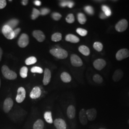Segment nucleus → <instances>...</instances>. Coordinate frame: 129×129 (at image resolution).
Masks as SVG:
<instances>
[{
	"mask_svg": "<svg viewBox=\"0 0 129 129\" xmlns=\"http://www.w3.org/2000/svg\"><path fill=\"white\" fill-rule=\"evenodd\" d=\"M100 18L102 19H105L108 18V17L106 16L105 14H104L103 12H102L100 14Z\"/></svg>",
	"mask_w": 129,
	"mask_h": 129,
	"instance_id": "nucleus-42",
	"label": "nucleus"
},
{
	"mask_svg": "<svg viewBox=\"0 0 129 129\" xmlns=\"http://www.w3.org/2000/svg\"><path fill=\"white\" fill-rule=\"evenodd\" d=\"M13 105H14V102L11 98H8L6 99L4 101V106H3V110L5 113H8L13 108Z\"/></svg>",
	"mask_w": 129,
	"mask_h": 129,
	"instance_id": "nucleus-9",
	"label": "nucleus"
},
{
	"mask_svg": "<svg viewBox=\"0 0 129 129\" xmlns=\"http://www.w3.org/2000/svg\"><path fill=\"white\" fill-rule=\"evenodd\" d=\"M53 122L55 128L57 129H67V124L64 120L62 119H56Z\"/></svg>",
	"mask_w": 129,
	"mask_h": 129,
	"instance_id": "nucleus-14",
	"label": "nucleus"
},
{
	"mask_svg": "<svg viewBox=\"0 0 129 129\" xmlns=\"http://www.w3.org/2000/svg\"><path fill=\"white\" fill-rule=\"evenodd\" d=\"M41 15L40 12L39 10L36 9V8H33V9L32 14L31 15V19L32 20H36L37 19L40 15Z\"/></svg>",
	"mask_w": 129,
	"mask_h": 129,
	"instance_id": "nucleus-30",
	"label": "nucleus"
},
{
	"mask_svg": "<svg viewBox=\"0 0 129 129\" xmlns=\"http://www.w3.org/2000/svg\"><path fill=\"white\" fill-rule=\"evenodd\" d=\"M37 62V59L35 56H30L27 58L25 61V63L26 65H31V64H34Z\"/></svg>",
	"mask_w": 129,
	"mask_h": 129,
	"instance_id": "nucleus-28",
	"label": "nucleus"
},
{
	"mask_svg": "<svg viewBox=\"0 0 129 129\" xmlns=\"http://www.w3.org/2000/svg\"><path fill=\"white\" fill-rule=\"evenodd\" d=\"M123 76V72L120 69H117L115 71L112 76V79L114 82H118L122 78Z\"/></svg>",
	"mask_w": 129,
	"mask_h": 129,
	"instance_id": "nucleus-17",
	"label": "nucleus"
},
{
	"mask_svg": "<svg viewBox=\"0 0 129 129\" xmlns=\"http://www.w3.org/2000/svg\"><path fill=\"white\" fill-rule=\"evenodd\" d=\"M77 17H78V22L80 24H84L86 23V22L87 21V18L84 14H83V13H78L77 15Z\"/></svg>",
	"mask_w": 129,
	"mask_h": 129,
	"instance_id": "nucleus-26",
	"label": "nucleus"
},
{
	"mask_svg": "<svg viewBox=\"0 0 129 129\" xmlns=\"http://www.w3.org/2000/svg\"><path fill=\"white\" fill-rule=\"evenodd\" d=\"M3 54V50L2 49V48L0 47V61L2 60V55Z\"/></svg>",
	"mask_w": 129,
	"mask_h": 129,
	"instance_id": "nucleus-45",
	"label": "nucleus"
},
{
	"mask_svg": "<svg viewBox=\"0 0 129 129\" xmlns=\"http://www.w3.org/2000/svg\"><path fill=\"white\" fill-rule=\"evenodd\" d=\"M44 122L41 119H38L34 123L33 125V129H44Z\"/></svg>",
	"mask_w": 129,
	"mask_h": 129,
	"instance_id": "nucleus-22",
	"label": "nucleus"
},
{
	"mask_svg": "<svg viewBox=\"0 0 129 129\" xmlns=\"http://www.w3.org/2000/svg\"><path fill=\"white\" fill-rule=\"evenodd\" d=\"M50 53L52 55L60 59H65L68 56V52L61 48H53L50 50Z\"/></svg>",
	"mask_w": 129,
	"mask_h": 129,
	"instance_id": "nucleus-1",
	"label": "nucleus"
},
{
	"mask_svg": "<svg viewBox=\"0 0 129 129\" xmlns=\"http://www.w3.org/2000/svg\"><path fill=\"white\" fill-rule=\"evenodd\" d=\"M2 72L5 78L9 80H14L17 78V75L14 71H12L6 66L4 65L2 68Z\"/></svg>",
	"mask_w": 129,
	"mask_h": 129,
	"instance_id": "nucleus-2",
	"label": "nucleus"
},
{
	"mask_svg": "<svg viewBox=\"0 0 129 129\" xmlns=\"http://www.w3.org/2000/svg\"><path fill=\"white\" fill-rule=\"evenodd\" d=\"M67 116L70 119H73L76 116V109L73 105H69L67 111Z\"/></svg>",
	"mask_w": 129,
	"mask_h": 129,
	"instance_id": "nucleus-18",
	"label": "nucleus"
},
{
	"mask_svg": "<svg viewBox=\"0 0 129 129\" xmlns=\"http://www.w3.org/2000/svg\"><path fill=\"white\" fill-rule=\"evenodd\" d=\"M60 6L64 7L66 6H68L70 8H72L75 5V3L73 1H63L60 2Z\"/></svg>",
	"mask_w": 129,
	"mask_h": 129,
	"instance_id": "nucleus-24",
	"label": "nucleus"
},
{
	"mask_svg": "<svg viewBox=\"0 0 129 129\" xmlns=\"http://www.w3.org/2000/svg\"><path fill=\"white\" fill-rule=\"evenodd\" d=\"M129 56V51L126 48H122L118 51L116 54V58L118 61L123 60Z\"/></svg>",
	"mask_w": 129,
	"mask_h": 129,
	"instance_id": "nucleus-5",
	"label": "nucleus"
},
{
	"mask_svg": "<svg viewBox=\"0 0 129 129\" xmlns=\"http://www.w3.org/2000/svg\"><path fill=\"white\" fill-rule=\"evenodd\" d=\"M62 34L60 33H54L51 36V40L54 42L60 41L62 39Z\"/></svg>",
	"mask_w": 129,
	"mask_h": 129,
	"instance_id": "nucleus-27",
	"label": "nucleus"
},
{
	"mask_svg": "<svg viewBox=\"0 0 129 129\" xmlns=\"http://www.w3.org/2000/svg\"><path fill=\"white\" fill-rule=\"evenodd\" d=\"M41 95V90L39 87L36 86L33 88L30 92V97L32 99H37L40 97Z\"/></svg>",
	"mask_w": 129,
	"mask_h": 129,
	"instance_id": "nucleus-13",
	"label": "nucleus"
},
{
	"mask_svg": "<svg viewBox=\"0 0 129 129\" xmlns=\"http://www.w3.org/2000/svg\"><path fill=\"white\" fill-rule=\"evenodd\" d=\"M79 119L81 124L85 125L88 123V118L86 114V111L82 109L79 113Z\"/></svg>",
	"mask_w": 129,
	"mask_h": 129,
	"instance_id": "nucleus-12",
	"label": "nucleus"
},
{
	"mask_svg": "<svg viewBox=\"0 0 129 129\" xmlns=\"http://www.w3.org/2000/svg\"><path fill=\"white\" fill-rule=\"evenodd\" d=\"M26 97V91L24 88L21 87L17 90V93L16 97V101L19 103L23 102Z\"/></svg>",
	"mask_w": 129,
	"mask_h": 129,
	"instance_id": "nucleus-6",
	"label": "nucleus"
},
{
	"mask_svg": "<svg viewBox=\"0 0 129 129\" xmlns=\"http://www.w3.org/2000/svg\"><path fill=\"white\" fill-rule=\"evenodd\" d=\"M102 9L103 12L106 14V16L108 17L111 15V10L108 6L106 5H102Z\"/></svg>",
	"mask_w": 129,
	"mask_h": 129,
	"instance_id": "nucleus-31",
	"label": "nucleus"
},
{
	"mask_svg": "<svg viewBox=\"0 0 129 129\" xmlns=\"http://www.w3.org/2000/svg\"><path fill=\"white\" fill-rule=\"evenodd\" d=\"M78 51L82 55L85 56H88L90 54V50L88 46L82 45L78 47Z\"/></svg>",
	"mask_w": 129,
	"mask_h": 129,
	"instance_id": "nucleus-21",
	"label": "nucleus"
},
{
	"mask_svg": "<svg viewBox=\"0 0 129 129\" xmlns=\"http://www.w3.org/2000/svg\"><path fill=\"white\" fill-rule=\"evenodd\" d=\"M100 129H105V128H100Z\"/></svg>",
	"mask_w": 129,
	"mask_h": 129,
	"instance_id": "nucleus-48",
	"label": "nucleus"
},
{
	"mask_svg": "<svg viewBox=\"0 0 129 129\" xmlns=\"http://www.w3.org/2000/svg\"><path fill=\"white\" fill-rule=\"evenodd\" d=\"M28 68L26 67H23L20 71V75L22 78H26L27 77Z\"/></svg>",
	"mask_w": 129,
	"mask_h": 129,
	"instance_id": "nucleus-29",
	"label": "nucleus"
},
{
	"mask_svg": "<svg viewBox=\"0 0 129 129\" xmlns=\"http://www.w3.org/2000/svg\"><path fill=\"white\" fill-rule=\"evenodd\" d=\"M44 118L46 120V122L48 123L52 124L53 123V120L52 119V113L50 111H46L44 115Z\"/></svg>",
	"mask_w": 129,
	"mask_h": 129,
	"instance_id": "nucleus-25",
	"label": "nucleus"
},
{
	"mask_svg": "<svg viewBox=\"0 0 129 129\" xmlns=\"http://www.w3.org/2000/svg\"><path fill=\"white\" fill-rule=\"evenodd\" d=\"M28 3V1L27 0H23L22 1V4L24 6H25L27 5Z\"/></svg>",
	"mask_w": 129,
	"mask_h": 129,
	"instance_id": "nucleus-44",
	"label": "nucleus"
},
{
	"mask_svg": "<svg viewBox=\"0 0 129 129\" xmlns=\"http://www.w3.org/2000/svg\"><path fill=\"white\" fill-rule=\"evenodd\" d=\"M128 26V22L126 19H121L116 24V30L118 32H123L126 30Z\"/></svg>",
	"mask_w": 129,
	"mask_h": 129,
	"instance_id": "nucleus-4",
	"label": "nucleus"
},
{
	"mask_svg": "<svg viewBox=\"0 0 129 129\" xmlns=\"http://www.w3.org/2000/svg\"><path fill=\"white\" fill-rule=\"evenodd\" d=\"M2 31L3 35L7 39L12 40L14 38V30L8 25L5 24L2 28Z\"/></svg>",
	"mask_w": 129,
	"mask_h": 129,
	"instance_id": "nucleus-3",
	"label": "nucleus"
},
{
	"mask_svg": "<svg viewBox=\"0 0 129 129\" xmlns=\"http://www.w3.org/2000/svg\"><path fill=\"white\" fill-rule=\"evenodd\" d=\"M7 3L5 0H0V9H4L6 6Z\"/></svg>",
	"mask_w": 129,
	"mask_h": 129,
	"instance_id": "nucleus-40",
	"label": "nucleus"
},
{
	"mask_svg": "<svg viewBox=\"0 0 129 129\" xmlns=\"http://www.w3.org/2000/svg\"><path fill=\"white\" fill-rule=\"evenodd\" d=\"M29 43V37L26 34H22L19 38L18 45L21 48H24L28 46Z\"/></svg>",
	"mask_w": 129,
	"mask_h": 129,
	"instance_id": "nucleus-7",
	"label": "nucleus"
},
{
	"mask_svg": "<svg viewBox=\"0 0 129 129\" xmlns=\"http://www.w3.org/2000/svg\"><path fill=\"white\" fill-rule=\"evenodd\" d=\"M76 32L78 34V35H79L81 37H85L88 34L87 30L83 29V28H77L76 30Z\"/></svg>",
	"mask_w": 129,
	"mask_h": 129,
	"instance_id": "nucleus-34",
	"label": "nucleus"
},
{
	"mask_svg": "<svg viewBox=\"0 0 129 129\" xmlns=\"http://www.w3.org/2000/svg\"><path fill=\"white\" fill-rule=\"evenodd\" d=\"M60 78L62 81L64 83H69L72 80L71 76L66 72H63L61 74Z\"/></svg>",
	"mask_w": 129,
	"mask_h": 129,
	"instance_id": "nucleus-20",
	"label": "nucleus"
},
{
	"mask_svg": "<svg viewBox=\"0 0 129 129\" xmlns=\"http://www.w3.org/2000/svg\"><path fill=\"white\" fill-rule=\"evenodd\" d=\"M1 78H0V88H1Z\"/></svg>",
	"mask_w": 129,
	"mask_h": 129,
	"instance_id": "nucleus-46",
	"label": "nucleus"
},
{
	"mask_svg": "<svg viewBox=\"0 0 129 129\" xmlns=\"http://www.w3.org/2000/svg\"><path fill=\"white\" fill-rule=\"evenodd\" d=\"M31 72L34 73H39L42 74L43 73V70L41 68L39 67H34L31 69Z\"/></svg>",
	"mask_w": 129,
	"mask_h": 129,
	"instance_id": "nucleus-37",
	"label": "nucleus"
},
{
	"mask_svg": "<svg viewBox=\"0 0 129 129\" xmlns=\"http://www.w3.org/2000/svg\"><path fill=\"white\" fill-rule=\"evenodd\" d=\"M93 81L97 84H101L103 82V78L99 74H95L93 77Z\"/></svg>",
	"mask_w": 129,
	"mask_h": 129,
	"instance_id": "nucleus-33",
	"label": "nucleus"
},
{
	"mask_svg": "<svg viewBox=\"0 0 129 129\" xmlns=\"http://www.w3.org/2000/svg\"><path fill=\"white\" fill-rule=\"evenodd\" d=\"M21 31V29L20 28H18L15 29L14 31V38L17 37L18 35L19 34V33Z\"/></svg>",
	"mask_w": 129,
	"mask_h": 129,
	"instance_id": "nucleus-41",
	"label": "nucleus"
},
{
	"mask_svg": "<svg viewBox=\"0 0 129 129\" xmlns=\"http://www.w3.org/2000/svg\"><path fill=\"white\" fill-rule=\"evenodd\" d=\"M106 61L102 58L97 59L95 60L93 62V66L95 68V69L98 70H101L103 69L106 66Z\"/></svg>",
	"mask_w": 129,
	"mask_h": 129,
	"instance_id": "nucleus-10",
	"label": "nucleus"
},
{
	"mask_svg": "<svg viewBox=\"0 0 129 129\" xmlns=\"http://www.w3.org/2000/svg\"><path fill=\"white\" fill-rule=\"evenodd\" d=\"M128 123L129 124V119L128 120Z\"/></svg>",
	"mask_w": 129,
	"mask_h": 129,
	"instance_id": "nucleus-47",
	"label": "nucleus"
},
{
	"mask_svg": "<svg viewBox=\"0 0 129 129\" xmlns=\"http://www.w3.org/2000/svg\"><path fill=\"white\" fill-rule=\"evenodd\" d=\"M66 20L68 23H73L75 20L74 14H68L66 18Z\"/></svg>",
	"mask_w": 129,
	"mask_h": 129,
	"instance_id": "nucleus-36",
	"label": "nucleus"
},
{
	"mask_svg": "<svg viewBox=\"0 0 129 129\" xmlns=\"http://www.w3.org/2000/svg\"><path fill=\"white\" fill-rule=\"evenodd\" d=\"M51 16H52V18L56 21H59L62 17L61 14L58 13H53V14H52Z\"/></svg>",
	"mask_w": 129,
	"mask_h": 129,
	"instance_id": "nucleus-38",
	"label": "nucleus"
},
{
	"mask_svg": "<svg viewBox=\"0 0 129 129\" xmlns=\"http://www.w3.org/2000/svg\"><path fill=\"white\" fill-rule=\"evenodd\" d=\"M19 23V21L18 19H11V20H10V21H9L6 23V25H8L12 29H13L14 28L16 27L18 25Z\"/></svg>",
	"mask_w": 129,
	"mask_h": 129,
	"instance_id": "nucleus-23",
	"label": "nucleus"
},
{
	"mask_svg": "<svg viewBox=\"0 0 129 129\" xmlns=\"http://www.w3.org/2000/svg\"><path fill=\"white\" fill-rule=\"evenodd\" d=\"M51 78V72L50 70L48 69H45L44 70V78L43 79V83L45 86L47 85L50 83Z\"/></svg>",
	"mask_w": 129,
	"mask_h": 129,
	"instance_id": "nucleus-15",
	"label": "nucleus"
},
{
	"mask_svg": "<svg viewBox=\"0 0 129 129\" xmlns=\"http://www.w3.org/2000/svg\"></svg>",
	"mask_w": 129,
	"mask_h": 129,
	"instance_id": "nucleus-49",
	"label": "nucleus"
},
{
	"mask_svg": "<svg viewBox=\"0 0 129 129\" xmlns=\"http://www.w3.org/2000/svg\"><path fill=\"white\" fill-rule=\"evenodd\" d=\"M65 40L66 41L72 43H77L80 41L79 38L78 37L73 34H68L65 37Z\"/></svg>",
	"mask_w": 129,
	"mask_h": 129,
	"instance_id": "nucleus-19",
	"label": "nucleus"
},
{
	"mask_svg": "<svg viewBox=\"0 0 129 129\" xmlns=\"http://www.w3.org/2000/svg\"><path fill=\"white\" fill-rule=\"evenodd\" d=\"M70 61L72 65L75 67H79L83 65V62L78 55L72 54L70 56Z\"/></svg>",
	"mask_w": 129,
	"mask_h": 129,
	"instance_id": "nucleus-8",
	"label": "nucleus"
},
{
	"mask_svg": "<svg viewBox=\"0 0 129 129\" xmlns=\"http://www.w3.org/2000/svg\"><path fill=\"white\" fill-rule=\"evenodd\" d=\"M84 11L89 15H93L94 14V10L91 6L87 5L84 7Z\"/></svg>",
	"mask_w": 129,
	"mask_h": 129,
	"instance_id": "nucleus-35",
	"label": "nucleus"
},
{
	"mask_svg": "<svg viewBox=\"0 0 129 129\" xmlns=\"http://www.w3.org/2000/svg\"><path fill=\"white\" fill-rule=\"evenodd\" d=\"M103 45L100 42H95L93 44V48L98 52H101L103 49Z\"/></svg>",
	"mask_w": 129,
	"mask_h": 129,
	"instance_id": "nucleus-32",
	"label": "nucleus"
},
{
	"mask_svg": "<svg viewBox=\"0 0 129 129\" xmlns=\"http://www.w3.org/2000/svg\"><path fill=\"white\" fill-rule=\"evenodd\" d=\"M33 36L39 42L44 41L46 39L44 33L40 30H35L33 32Z\"/></svg>",
	"mask_w": 129,
	"mask_h": 129,
	"instance_id": "nucleus-11",
	"label": "nucleus"
},
{
	"mask_svg": "<svg viewBox=\"0 0 129 129\" xmlns=\"http://www.w3.org/2000/svg\"><path fill=\"white\" fill-rule=\"evenodd\" d=\"M34 4L36 5V6H40L41 5V1H40L37 0V1H35L34 2Z\"/></svg>",
	"mask_w": 129,
	"mask_h": 129,
	"instance_id": "nucleus-43",
	"label": "nucleus"
},
{
	"mask_svg": "<svg viewBox=\"0 0 129 129\" xmlns=\"http://www.w3.org/2000/svg\"><path fill=\"white\" fill-rule=\"evenodd\" d=\"M40 12V14L42 15H46L47 14L50 13V10L48 8H44L41 9Z\"/></svg>",
	"mask_w": 129,
	"mask_h": 129,
	"instance_id": "nucleus-39",
	"label": "nucleus"
},
{
	"mask_svg": "<svg viewBox=\"0 0 129 129\" xmlns=\"http://www.w3.org/2000/svg\"><path fill=\"white\" fill-rule=\"evenodd\" d=\"M86 114L88 120L89 121H93L97 117V111L94 108L88 109L86 111Z\"/></svg>",
	"mask_w": 129,
	"mask_h": 129,
	"instance_id": "nucleus-16",
	"label": "nucleus"
}]
</instances>
